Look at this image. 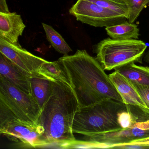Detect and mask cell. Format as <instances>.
<instances>
[{
  "label": "cell",
  "instance_id": "6da1fadb",
  "mask_svg": "<svg viewBox=\"0 0 149 149\" xmlns=\"http://www.w3.org/2000/svg\"><path fill=\"white\" fill-rule=\"evenodd\" d=\"M77 98L79 108L111 99L123 102L120 95L96 58L85 50L59 58Z\"/></svg>",
  "mask_w": 149,
  "mask_h": 149
},
{
  "label": "cell",
  "instance_id": "7a4b0ae2",
  "mask_svg": "<svg viewBox=\"0 0 149 149\" xmlns=\"http://www.w3.org/2000/svg\"><path fill=\"white\" fill-rule=\"evenodd\" d=\"M79 108L72 88L61 82L53 81L52 93L39 120L48 145L72 148L77 140L73 132V122Z\"/></svg>",
  "mask_w": 149,
  "mask_h": 149
},
{
  "label": "cell",
  "instance_id": "3957f363",
  "mask_svg": "<svg viewBox=\"0 0 149 149\" xmlns=\"http://www.w3.org/2000/svg\"><path fill=\"white\" fill-rule=\"evenodd\" d=\"M127 108L123 102L108 99L79 108L74 118L73 132L91 136L123 130L118 116Z\"/></svg>",
  "mask_w": 149,
  "mask_h": 149
},
{
  "label": "cell",
  "instance_id": "277c9868",
  "mask_svg": "<svg viewBox=\"0 0 149 149\" xmlns=\"http://www.w3.org/2000/svg\"><path fill=\"white\" fill-rule=\"evenodd\" d=\"M132 121L128 128L117 131L84 136L77 140L74 148H113L135 140L149 137V110L129 105Z\"/></svg>",
  "mask_w": 149,
  "mask_h": 149
},
{
  "label": "cell",
  "instance_id": "5b68a950",
  "mask_svg": "<svg viewBox=\"0 0 149 149\" xmlns=\"http://www.w3.org/2000/svg\"><path fill=\"white\" fill-rule=\"evenodd\" d=\"M146 44L139 40L106 38L94 46L97 61L105 70H111L130 63H142Z\"/></svg>",
  "mask_w": 149,
  "mask_h": 149
},
{
  "label": "cell",
  "instance_id": "8992f818",
  "mask_svg": "<svg viewBox=\"0 0 149 149\" xmlns=\"http://www.w3.org/2000/svg\"><path fill=\"white\" fill-rule=\"evenodd\" d=\"M0 102L25 124L42 128L39 121L41 109L33 96L1 77H0Z\"/></svg>",
  "mask_w": 149,
  "mask_h": 149
},
{
  "label": "cell",
  "instance_id": "52a82bcc",
  "mask_svg": "<svg viewBox=\"0 0 149 149\" xmlns=\"http://www.w3.org/2000/svg\"><path fill=\"white\" fill-rule=\"evenodd\" d=\"M0 133L24 147L38 148L48 145L43 136L42 128L25 124L1 102Z\"/></svg>",
  "mask_w": 149,
  "mask_h": 149
},
{
  "label": "cell",
  "instance_id": "ba28073f",
  "mask_svg": "<svg viewBox=\"0 0 149 149\" xmlns=\"http://www.w3.org/2000/svg\"><path fill=\"white\" fill-rule=\"evenodd\" d=\"M69 12L77 21L95 27H106L127 20L119 14L88 0H77Z\"/></svg>",
  "mask_w": 149,
  "mask_h": 149
},
{
  "label": "cell",
  "instance_id": "9c48e42d",
  "mask_svg": "<svg viewBox=\"0 0 149 149\" xmlns=\"http://www.w3.org/2000/svg\"><path fill=\"white\" fill-rule=\"evenodd\" d=\"M0 54L7 58L21 72L29 77L40 75L39 70L47 61L23 48L0 38Z\"/></svg>",
  "mask_w": 149,
  "mask_h": 149
},
{
  "label": "cell",
  "instance_id": "30bf717a",
  "mask_svg": "<svg viewBox=\"0 0 149 149\" xmlns=\"http://www.w3.org/2000/svg\"><path fill=\"white\" fill-rule=\"evenodd\" d=\"M26 27L19 15L0 12V38L13 44H19V37Z\"/></svg>",
  "mask_w": 149,
  "mask_h": 149
},
{
  "label": "cell",
  "instance_id": "8fae6325",
  "mask_svg": "<svg viewBox=\"0 0 149 149\" xmlns=\"http://www.w3.org/2000/svg\"><path fill=\"white\" fill-rule=\"evenodd\" d=\"M109 77L122 97L124 103L148 109L131 82L115 70L109 74Z\"/></svg>",
  "mask_w": 149,
  "mask_h": 149
},
{
  "label": "cell",
  "instance_id": "7c38bea8",
  "mask_svg": "<svg viewBox=\"0 0 149 149\" xmlns=\"http://www.w3.org/2000/svg\"><path fill=\"white\" fill-rule=\"evenodd\" d=\"M0 77L32 96L30 77L22 74L1 54H0Z\"/></svg>",
  "mask_w": 149,
  "mask_h": 149
},
{
  "label": "cell",
  "instance_id": "4fadbf2b",
  "mask_svg": "<svg viewBox=\"0 0 149 149\" xmlns=\"http://www.w3.org/2000/svg\"><path fill=\"white\" fill-rule=\"evenodd\" d=\"M32 96L42 109L52 93L53 81L42 75L30 77Z\"/></svg>",
  "mask_w": 149,
  "mask_h": 149
},
{
  "label": "cell",
  "instance_id": "5bb4252c",
  "mask_svg": "<svg viewBox=\"0 0 149 149\" xmlns=\"http://www.w3.org/2000/svg\"><path fill=\"white\" fill-rule=\"evenodd\" d=\"M132 83L149 85V67L138 66L130 63L115 69Z\"/></svg>",
  "mask_w": 149,
  "mask_h": 149
},
{
  "label": "cell",
  "instance_id": "9a60e30c",
  "mask_svg": "<svg viewBox=\"0 0 149 149\" xmlns=\"http://www.w3.org/2000/svg\"><path fill=\"white\" fill-rule=\"evenodd\" d=\"M105 30L110 38L115 40H138L140 36L137 25L127 20L106 27Z\"/></svg>",
  "mask_w": 149,
  "mask_h": 149
},
{
  "label": "cell",
  "instance_id": "2e32d148",
  "mask_svg": "<svg viewBox=\"0 0 149 149\" xmlns=\"http://www.w3.org/2000/svg\"><path fill=\"white\" fill-rule=\"evenodd\" d=\"M39 73L51 81L61 82L71 88L68 75L59 60L54 62H45L41 66Z\"/></svg>",
  "mask_w": 149,
  "mask_h": 149
},
{
  "label": "cell",
  "instance_id": "e0dca14e",
  "mask_svg": "<svg viewBox=\"0 0 149 149\" xmlns=\"http://www.w3.org/2000/svg\"><path fill=\"white\" fill-rule=\"evenodd\" d=\"M47 40L52 47L58 53L64 55L68 54L72 50L62 36L51 26L42 23Z\"/></svg>",
  "mask_w": 149,
  "mask_h": 149
},
{
  "label": "cell",
  "instance_id": "ac0fdd59",
  "mask_svg": "<svg viewBox=\"0 0 149 149\" xmlns=\"http://www.w3.org/2000/svg\"><path fill=\"white\" fill-rule=\"evenodd\" d=\"M104 8L112 10L125 17L129 18V9L126 0H88Z\"/></svg>",
  "mask_w": 149,
  "mask_h": 149
},
{
  "label": "cell",
  "instance_id": "d6986e66",
  "mask_svg": "<svg viewBox=\"0 0 149 149\" xmlns=\"http://www.w3.org/2000/svg\"><path fill=\"white\" fill-rule=\"evenodd\" d=\"M128 9V21L134 23L141 12L146 6H149V0H126Z\"/></svg>",
  "mask_w": 149,
  "mask_h": 149
},
{
  "label": "cell",
  "instance_id": "ffe728a7",
  "mask_svg": "<svg viewBox=\"0 0 149 149\" xmlns=\"http://www.w3.org/2000/svg\"><path fill=\"white\" fill-rule=\"evenodd\" d=\"M133 84L146 108L149 110V85H140L136 83Z\"/></svg>",
  "mask_w": 149,
  "mask_h": 149
},
{
  "label": "cell",
  "instance_id": "44dd1931",
  "mask_svg": "<svg viewBox=\"0 0 149 149\" xmlns=\"http://www.w3.org/2000/svg\"><path fill=\"white\" fill-rule=\"evenodd\" d=\"M113 148L116 149H149V145L135 144H126L120 145L115 146Z\"/></svg>",
  "mask_w": 149,
  "mask_h": 149
},
{
  "label": "cell",
  "instance_id": "7402d4cb",
  "mask_svg": "<svg viewBox=\"0 0 149 149\" xmlns=\"http://www.w3.org/2000/svg\"><path fill=\"white\" fill-rule=\"evenodd\" d=\"M127 144H135L149 145V137L141 139L135 140L132 141Z\"/></svg>",
  "mask_w": 149,
  "mask_h": 149
},
{
  "label": "cell",
  "instance_id": "603a6c76",
  "mask_svg": "<svg viewBox=\"0 0 149 149\" xmlns=\"http://www.w3.org/2000/svg\"><path fill=\"white\" fill-rule=\"evenodd\" d=\"M0 12L4 13L9 12L6 0H0Z\"/></svg>",
  "mask_w": 149,
  "mask_h": 149
},
{
  "label": "cell",
  "instance_id": "cb8c5ba5",
  "mask_svg": "<svg viewBox=\"0 0 149 149\" xmlns=\"http://www.w3.org/2000/svg\"><path fill=\"white\" fill-rule=\"evenodd\" d=\"M143 60L146 63H149V48L144 54Z\"/></svg>",
  "mask_w": 149,
  "mask_h": 149
}]
</instances>
